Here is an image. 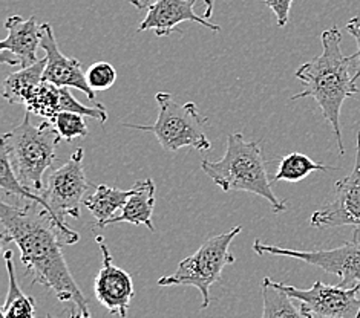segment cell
Returning <instances> with one entry per match:
<instances>
[{"label":"cell","mask_w":360,"mask_h":318,"mask_svg":"<svg viewBox=\"0 0 360 318\" xmlns=\"http://www.w3.org/2000/svg\"><path fill=\"white\" fill-rule=\"evenodd\" d=\"M2 242L14 244L20 260L39 283L63 303H74L77 312L89 315L88 298L77 285L62 253L63 236L51 214L40 204L30 201L25 207L0 202Z\"/></svg>","instance_id":"1"},{"label":"cell","mask_w":360,"mask_h":318,"mask_svg":"<svg viewBox=\"0 0 360 318\" xmlns=\"http://www.w3.org/2000/svg\"><path fill=\"white\" fill-rule=\"evenodd\" d=\"M322 54L297 67L296 79L302 83V92L296 93L291 100L313 98L321 107L323 118L330 123L339 153L344 154V140L340 128V110L347 98L359 93L354 81L357 54L345 55L342 53V32L333 27L322 32Z\"/></svg>","instance_id":"2"},{"label":"cell","mask_w":360,"mask_h":318,"mask_svg":"<svg viewBox=\"0 0 360 318\" xmlns=\"http://www.w3.org/2000/svg\"><path fill=\"white\" fill-rule=\"evenodd\" d=\"M201 168L222 192H247L264 197L274 213L287 210V202L273 192L261 144L247 141L243 133H230L224 157L219 161L202 159Z\"/></svg>","instance_id":"3"},{"label":"cell","mask_w":360,"mask_h":318,"mask_svg":"<svg viewBox=\"0 0 360 318\" xmlns=\"http://www.w3.org/2000/svg\"><path fill=\"white\" fill-rule=\"evenodd\" d=\"M60 141L62 136L53 123L45 119L40 126H34L27 110L22 123L2 136L0 147L22 185L31 192H44V175L54 164Z\"/></svg>","instance_id":"4"},{"label":"cell","mask_w":360,"mask_h":318,"mask_svg":"<svg viewBox=\"0 0 360 318\" xmlns=\"http://www.w3.org/2000/svg\"><path fill=\"white\" fill-rule=\"evenodd\" d=\"M158 105V118L152 126L126 124L136 131L152 132L167 152H178L184 147H192L201 152L212 149L207 138L209 119L198 112V106L188 101L181 105L172 93L158 92L155 95Z\"/></svg>","instance_id":"5"},{"label":"cell","mask_w":360,"mask_h":318,"mask_svg":"<svg viewBox=\"0 0 360 318\" xmlns=\"http://www.w3.org/2000/svg\"><path fill=\"white\" fill-rule=\"evenodd\" d=\"M83 159V149H77L62 167L51 171L46 187L40 192L45 202L44 208L53 216L56 227L63 236L65 245H74L80 240L79 233L68 227L65 219H80L84 197L94 188L84 175Z\"/></svg>","instance_id":"6"},{"label":"cell","mask_w":360,"mask_h":318,"mask_svg":"<svg viewBox=\"0 0 360 318\" xmlns=\"http://www.w3.org/2000/svg\"><path fill=\"white\" fill-rule=\"evenodd\" d=\"M243 227L238 225L227 233L212 236L204 240L196 253L179 262L178 268L170 276L158 280L160 286H193L200 291L202 297L201 309L210 305V288L219 281L222 270L227 265L235 263V257L230 253L233 239L241 233Z\"/></svg>","instance_id":"7"},{"label":"cell","mask_w":360,"mask_h":318,"mask_svg":"<svg viewBox=\"0 0 360 318\" xmlns=\"http://www.w3.org/2000/svg\"><path fill=\"white\" fill-rule=\"evenodd\" d=\"M253 251L259 256L291 257V259L317 266L322 271L339 277L340 286L360 285V227L353 231L349 242L331 249H313V251H297V249L281 248L278 245H265L259 239L253 242Z\"/></svg>","instance_id":"8"},{"label":"cell","mask_w":360,"mask_h":318,"mask_svg":"<svg viewBox=\"0 0 360 318\" xmlns=\"http://www.w3.org/2000/svg\"><path fill=\"white\" fill-rule=\"evenodd\" d=\"M287 294L301 303L302 312L311 318H359L360 285L340 286L314 281L311 288L299 289L281 283Z\"/></svg>","instance_id":"9"},{"label":"cell","mask_w":360,"mask_h":318,"mask_svg":"<svg viewBox=\"0 0 360 318\" xmlns=\"http://www.w3.org/2000/svg\"><path fill=\"white\" fill-rule=\"evenodd\" d=\"M310 225L319 230L348 225L360 227V131L357 133L353 171L338 180L333 197L313 213Z\"/></svg>","instance_id":"10"},{"label":"cell","mask_w":360,"mask_h":318,"mask_svg":"<svg viewBox=\"0 0 360 318\" xmlns=\"http://www.w3.org/2000/svg\"><path fill=\"white\" fill-rule=\"evenodd\" d=\"M96 242L101 251V268L94 283L96 298L105 306L110 314H117L120 318H127V311L135 296V286L131 274L120 268L112 260L109 249L101 236L96 237Z\"/></svg>","instance_id":"11"},{"label":"cell","mask_w":360,"mask_h":318,"mask_svg":"<svg viewBox=\"0 0 360 318\" xmlns=\"http://www.w3.org/2000/svg\"><path fill=\"white\" fill-rule=\"evenodd\" d=\"M40 32H41L40 48L44 49L46 54L44 80L58 86V88L79 89L92 102V106L105 107L96 98V92L89 88V84L86 81V72L83 71L80 60L66 57L62 51H60L53 27H51L49 23H41Z\"/></svg>","instance_id":"12"},{"label":"cell","mask_w":360,"mask_h":318,"mask_svg":"<svg viewBox=\"0 0 360 318\" xmlns=\"http://www.w3.org/2000/svg\"><path fill=\"white\" fill-rule=\"evenodd\" d=\"M195 4L196 0H155L148 8V14L140 23L139 32L155 31L158 37L170 36L174 31L181 34L176 27L184 22L198 23L213 32H219L221 28L218 25H213L209 19L200 17L193 11Z\"/></svg>","instance_id":"13"},{"label":"cell","mask_w":360,"mask_h":318,"mask_svg":"<svg viewBox=\"0 0 360 318\" xmlns=\"http://www.w3.org/2000/svg\"><path fill=\"white\" fill-rule=\"evenodd\" d=\"M8 36L0 41V49L10 51L20 60V67H28L39 62L37 48L41 43V32L37 19L31 15L23 19L20 15L8 17L5 22Z\"/></svg>","instance_id":"14"},{"label":"cell","mask_w":360,"mask_h":318,"mask_svg":"<svg viewBox=\"0 0 360 318\" xmlns=\"http://www.w3.org/2000/svg\"><path fill=\"white\" fill-rule=\"evenodd\" d=\"M155 193L157 187L152 179L139 180L132 187V193L129 199L126 201L124 207L122 208V214L110 218L103 223V227L112 225V223H132V225H144L149 231H155V227L152 223V214L155 208ZM101 227V228H103Z\"/></svg>","instance_id":"15"},{"label":"cell","mask_w":360,"mask_h":318,"mask_svg":"<svg viewBox=\"0 0 360 318\" xmlns=\"http://www.w3.org/2000/svg\"><path fill=\"white\" fill-rule=\"evenodd\" d=\"M45 66L46 57L40 58L37 63L22 67L20 71L8 75L4 81V98L10 105H27L32 92L44 81Z\"/></svg>","instance_id":"16"},{"label":"cell","mask_w":360,"mask_h":318,"mask_svg":"<svg viewBox=\"0 0 360 318\" xmlns=\"http://www.w3.org/2000/svg\"><path fill=\"white\" fill-rule=\"evenodd\" d=\"M131 193L132 188L131 190H120V188L105 184L94 185L92 193H88V196L84 197L83 207H86L92 213L96 225L101 228L103 223L114 218L115 213L124 207Z\"/></svg>","instance_id":"17"},{"label":"cell","mask_w":360,"mask_h":318,"mask_svg":"<svg viewBox=\"0 0 360 318\" xmlns=\"http://www.w3.org/2000/svg\"><path fill=\"white\" fill-rule=\"evenodd\" d=\"M14 254L13 251H5V265L8 271V279H10V289L4 303L0 318H34L36 311V300L31 296H27L19 286V280L15 276L14 268Z\"/></svg>","instance_id":"18"},{"label":"cell","mask_w":360,"mask_h":318,"mask_svg":"<svg viewBox=\"0 0 360 318\" xmlns=\"http://www.w3.org/2000/svg\"><path fill=\"white\" fill-rule=\"evenodd\" d=\"M264 311L261 318H311L302 312L301 306L296 307L281 283L265 277L261 285Z\"/></svg>","instance_id":"19"},{"label":"cell","mask_w":360,"mask_h":318,"mask_svg":"<svg viewBox=\"0 0 360 318\" xmlns=\"http://www.w3.org/2000/svg\"><path fill=\"white\" fill-rule=\"evenodd\" d=\"M339 170L338 167H330L325 164L314 162L310 157L302 153H290L287 157L281 158L278 162V170L274 175V180H284V183L296 184L302 179L310 176L313 171H330Z\"/></svg>","instance_id":"20"},{"label":"cell","mask_w":360,"mask_h":318,"mask_svg":"<svg viewBox=\"0 0 360 318\" xmlns=\"http://www.w3.org/2000/svg\"><path fill=\"white\" fill-rule=\"evenodd\" d=\"M25 107H27L30 114L45 118L49 123H54L60 112V88L44 80L37 86V89L32 92Z\"/></svg>","instance_id":"21"},{"label":"cell","mask_w":360,"mask_h":318,"mask_svg":"<svg viewBox=\"0 0 360 318\" xmlns=\"http://www.w3.org/2000/svg\"><path fill=\"white\" fill-rule=\"evenodd\" d=\"M53 124L57 128L60 136H62V140L66 141H72L75 138H86L89 133L83 115L74 114V112L60 110Z\"/></svg>","instance_id":"22"},{"label":"cell","mask_w":360,"mask_h":318,"mask_svg":"<svg viewBox=\"0 0 360 318\" xmlns=\"http://www.w3.org/2000/svg\"><path fill=\"white\" fill-rule=\"evenodd\" d=\"M86 81L94 92L108 91L117 81L115 67L108 62H96L88 67Z\"/></svg>","instance_id":"23"},{"label":"cell","mask_w":360,"mask_h":318,"mask_svg":"<svg viewBox=\"0 0 360 318\" xmlns=\"http://www.w3.org/2000/svg\"><path fill=\"white\" fill-rule=\"evenodd\" d=\"M60 110L74 112V114H80L83 117H89L97 119L101 124H106L109 115L106 107H88L83 106L80 101H77L72 93L70 92V88H60Z\"/></svg>","instance_id":"24"},{"label":"cell","mask_w":360,"mask_h":318,"mask_svg":"<svg viewBox=\"0 0 360 318\" xmlns=\"http://www.w3.org/2000/svg\"><path fill=\"white\" fill-rule=\"evenodd\" d=\"M265 5H267L274 13V15H276L278 27L284 28L288 22L293 0H265Z\"/></svg>","instance_id":"25"},{"label":"cell","mask_w":360,"mask_h":318,"mask_svg":"<svg viewBox=\"0 0 360 318\" xmlns=\"http://www.w3.org/2000/svg\"><path fill=\"white\" fill-rule=\"evenodd\" d=\"M345 29L354 37L356 43H357V62H356V74H354V81L357 83V80L360 79V17H353L349 19L345 25Z\"/></svg>","instance_id":"26"},{"label":"cell","mask_w":360,"mask_h":318,"mask_svg":"<svg viewBox=\"0 0 360 318\" xmlns=\"http://www.w3.org/2000/svg\"><path fill=\"white\" fill-rule=\"evenodd\" d=\"M0 62L11 66H20V60L17 58L13 53H10V51H5V49H2V53H0Z\"/></svg>","instance_id":"27"},{"label":"cell","mask_w":360,"mask_h":318,"mask_svg":"<svg viewBox=\"0 0 360 318\" xmlns=\"http://www.w3.org/2000/svg\"><path fill=\"white\" fill-rule=\"evenodd\" d=\"M153 2H155V0H129V4L134 5L136 10H148Z\"/></svg>","instance_id":"28"},{"label":"cell","mask_w":360,"mask_h":318,"mask_svg":"<svg viewBox=\"0 0 360 318\" xmlns=\"http://www.w3.org/2000/svg\"><path fill=\"white\" fill-rule=\"evenodd\" d=\"M205 10H204V17L210 20V17L213 15V6H215V0H204Z\"/></svg>","instance_id":"29"},{"label":"cell","mask_w":360,"mask_h":318,"mask_svg":"<svg viewBox=\"0 0 360 318\" xmlns=\"http://www.w3.org/2000/svg\"><path fill=\"white\" fill-rule=\"evenodd\" d=\"M46 318H51V317L48 315ZM70 318H92V317H91V315H84V314H79V312H75V314H72Z\"/></svg>","instance_id":"30"},{"label":"cell","mask_w":360,"mask_h":318,"mask_svg":"<svg viewBox=\"0 0 360 318\" xmlns=\"http://www.w3.org/2000/svg\"><path fill=\"white\" fill-rule=\"evenodd\" d=\"M359 318H360V315H359Z\"/></svg>","instance_id":"31"}]
</instances>
